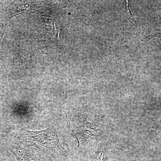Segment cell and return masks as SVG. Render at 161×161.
Wrapping results in <instances>:
<instances>
[{"instance_id": "3957f363", "label": "cell", "mask_w": 161, "mask_h": 161, "mask_svg": "<svg viewBox=\"0 0 161 161\" xmlns=\"http://www.w3.org/2000/svg\"><path fill=\"white\" fill-rule=\"evenodd\" d=\"M127 15L128 17V19L130 21V22L133 26L136 27V21L134 18V16L132 15L131 10H130V4H129V1H127Z\"/></svg>"}, {"instance_id": "7a4b0ae2", "label": "cell", "mask_w": 161, "mask_h": 161, "mask_svg": "<svg viewBox=\"0 0 161 161\" xmlns=\"http://www.w3.org/2000/svg\"><path fill=\"white\" fill-rule=\"evenodd\" d=\"M158 38L161 40V28H158L156 30L155 32L152 34L145 36L144 35L142 37V41L144 42H148L149 40H152L153 38Z\"/></svg>"}, {"instance_id": "6da1fadb", "label": "cell", "mask_w": 161, "mask_h": 161, "mask_svg": "<svg viewBox=\"0 0 161 161\" xmlns=\"http://www.w3.org/2000/svg\"><path fill=\"white\" fill-rule=\"evenodd\" d=\"M58 131L50 128L41 131H30L24 130L22 139L29 146L49 150H63L58 138Z\"/></svg>"}, {"instance_id": "277c9868", "label": "cell", "mask_w": 161, "mask_h": 161, "mask_svg": "<svg viewBox=\"0 0 161 161\" xmlns=\"http://www.w3.org/2000/svg\"><path fill=\"white\" fill-rule=\"evenodd\" d=\"M13 152L15 155L16 156V157L17 158L18 161H32L29 158L26 157L27 156L24 155L22 152H14V151H13Z\"/></svg>"}]
</instances>
